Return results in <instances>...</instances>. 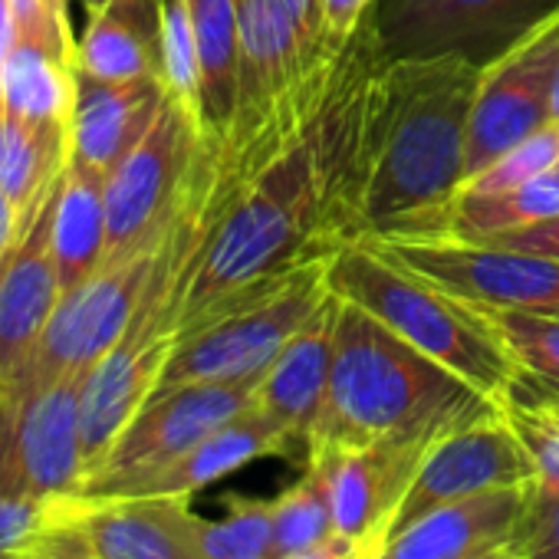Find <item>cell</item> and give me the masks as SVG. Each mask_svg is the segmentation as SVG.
<instances>
[{
    "label": "cell",
    "instance_id": "cell-17",
    "mask_svg": "<svg viewBox=\"0 0 559 559\" xmlns=\"http://www.w3.org/2000/svg\"><path fill=\"white\" fill-rule=\"evenodd\" d=\"M273 454H294L290 441L257 405H250L175 461L132 477L99 497H194L207 484L247 467L257 457Z\"/></svg>",
    "mask_w": 559,
    "mask_h": 559
},
{
    "label": "cell",
    "instance_id": "cell-39",
    "mask_svg": "<svg viewBox=\"0 0 559 559\" xmlns=\"http://www.w3.org/2000/svg\"><path fill=\"white\" fill-rule=\"evenodd\" d=\"M80 4L86 8V14H93V11H99L103 4H109V0H80Z\"/></svg>",
    "mask_w": 559,
    "mask_h": 559
},
{
    "label": "cell",
    "instance_id": "cell-28",
    "mask_svg": "<svg viewBox=\"0 0 559 559\" xmlns=\"http://www.w3.org/2000/svg\"><path fill=\"white\" fill-rule=\"evenodd\" d=\"M60 500L0 490V559H47L60 523Z\"/></svg>",
    "mask_w": 559,
    "mask_h": 559
},
{
    "label": "cell",
    "instance_id": "cell-14",
    "mask_svg": "<svg viewBox=\"0 0 559 559\" xmlns=\"http://www.w3.org/2000/svg\"><path fill=\"white\" fill-rule=\"evenodd\" d=\"M428 448L431 441H379L313 451L307 464L320 467L330 484L336 533L372 543L379 552Z\"/></svg>",
    "mask_w": 559,
    "mask_h": 559
},
{
    "label": "cell",
    "instance_id": "cell-9",
    "mask_svg": "<svg viewBox=\"0 0 559 559\" xmlns=\"http://www.w3.org/2000/svg\"><path fill=\"white\" fill-rule=\"evenodd\" d=\"M158 250L162 243L135 257L103 263L76 290L63 294L31 366L11 389L86 376L132 326L152 287Z\"/></svg>",
    "mask_w": 559,
    "mask_h": 559
},
{
    "label": "cell",
    "instance_id": "cell-38",
    "mask_svg": "<svg viewBox=\"0 0 559 559\" xmlns=\"http://www.w3.org/2000/svg\"><path fill=\"white\" fill-rule=\"evenodd\" d=\"M549 119L559 122V63H556V73H552V90H549Z\"/></svg>",
    "mask_w": 559,
    "mask_h": 559
},
{
    "label": "cell",
    "instance_id": "cell-32",
    "mask_svg": "<svg viewBox=\"0 0 559 559\" xmlns=\"http://www.w3.org/2000/svg\"><path fill=\"white\" fill-rule=\"evenodd\" d=\"M17 40L44 44L70 60H76V37L70 27V11H60L53 0H11Z\"/></svg>",
    "mask_w": 559,
    "mask_h": 559
},
{
    "label": "cell",
    "instance_id": "cell-7",
    "mask_svg": "<svg viewBox=\"0 0 559 559\" xmlns=\"http://www.w3.org/2000/svg\"><path fill=\"white\" fill-rule=\"evenodd\" d=\"M369 17L385 60L457 53L487 67L556 21L559 0H376Z\"/></svg>",
    "mask_w": 559,
    "mask_h": 559
},
{
    "label": "cell",
    "instance_id": "cell-24",
    "mask_svg": "<svg viewBox=\"0 0 559 559\" xmlns=\"http://www.w3.org/2000/svg\"><path fill=\"white\" fill-rule=\"evenodd\" d=\"M559 214V165L520 188L507 191H457L448 211L441 240H490Z\"/></svg>",
    "mask_w": 559,
    "mask_h": 559
},
{
    "label": "cell",
    "instance_id": "cell-35",
    "mask_svg": "<svg viewBox=\"0 0 559 559\" xmlns=\"http://www.w3.org/2000/svg\"><path fill=\"white\" fill-rule=\"evenodd\" d=\"M284 559H376V546L353 539V536H343V533H333L320 546H310V549L284 556Z\"/></svg>",
    "mask_w": 559,
    "mask_h": 559
},
{
    "label": "cell",
    "instance_id": "cell-15",
    "mask_svg": "<svg viewBox=\"0 0 559 559\" xmlns=\"http://www.w3.org/2000/svg\"><path fill=\"white\" fill-rule=\"evenodd\" d=\"M336 317H340V297L330 290L326 304L280 349V356L266 366L257 385L253 405L287 435L290 451L300 448L304 454H310V441L330 395Z\"/></svg>",
    "mask_w": 559,
    "mask_h": 559
},
{
    "label": "cell",
    "instance_id": "cell-21",
    "mask_svg": "<svg viewBox=\"0 0 559 559\" xmlns=\"http://www.w3.org/2000/svg\"><path fill=\"white\" fill-rule=\"evenodd\" d=\"M50 240H53V257H57L63 294L76 290L83 280H90L103 266L106 243H109L106 175L103 171L70 162V168L53 194Z\"/></svg>",
    "mask_w": 559,
    "mask_h": 559
},
{
    "label": "cell",
    "instance_id": "cell-40",
    "mask_svg": "<svg viewBox=\"0 0 559 559\" xmlns=\"http://www.w3.org/2000/svg\"><path fill=\"white\" fill-rule=\"evenodd\" d=\"M480 559H513V552L503 546V549H497V552H487V556H480Z\"/></svg>",
    "mask_w": 559,
    "mask_h": 559
},
{
    "label": "cell",
    "instance_id": "cell-8",
    "mask_svg": "<svg viewBox=\"0 0 559 559\" xmlns=\"http://www.w3.org/2000/svg\"><path fill=\"white\" fill-rule=\"evenodd\" d=\"M451 297L487 310L559 317V257L474 240H366Z\"/></svg>",
    "mask_w": 559,
    "mask_h": 559
},
{
    "label": "cell",
    "instance_id": "cell-27",
    "mask_svg": "<svg viewBox=\"0 0 559 559\" xmlns=\"http://www.w3.org/2000/svg\"><path fill=\"white\" fill-rule=\"evenodd\" d=\"M221 520H204L207 559H273V500L227 497Z\"/></svg>",
    "mask_w": 559,
    "mask_h": 559
},
{
    "label": "cell",
    "instance_id": "cell-6",
    "mask_svg": "<svg viewBox=\"0 0 559 559\" xmlns=\"http://www.w3.org/2000/svg\"><path fill=\"white\" fill-rule=\"evenodd\" d=\"M83 382L63 376L0 392V490L57 500L86 484Z\"/></svg>",
    "mask_w": 559,
    "mask_h": 559
},
{
    "label": "cell",
    "instance_id": "cell-1",
    "mask_svg": "<svg viewBox=\"0 0 559 559\" xmlns=\"http://www.w3.org/2000/svg\"><path fill=\"white\" fill-rule=\"evenodd\" d=\"M484 67L467 57L385 60L372 83L362 240H441L467 178V129Z\"/></svg>",
    "mask_w": 559,
    "mask_h": 559
},
{
    "label": "cell",
    "instance_id": "cell-19",
    "mask_svg": "<svg viewBox=\"0 0 559 559\" xmlns=\"http://www.w3.org/2000/svg\"><path fill=\"white\" fill-rule=\"evenodd\" d=\"M76 70L103 83L162 76V0H109L86 14Z\"/></svg>",
    "mask_w": 559,
    "mask_h": 559
},
{
    "label": "cell",
    "instance_id": "cell-18",
    "mask_svg": "<svg viewBox=\"0 0 559 559\" xmlns=\"http://www.w3.org/2000/svg\"><path fill=\"white\" fill-rule=\"evenodd\" d=\"M165 99V80L103 83L80 73L76 109L70 119L73 162L109 175L152 129Z\"/></svg>",
    "mask_w": 559,
    "mask_h": 559
},
{
    "label": "cell",
    "instance_id": "cell-36",
    "mask_svg": "<svg viewBox=\"0 0 559 559\" xmlns=\"http://www.w3.org/2000/svg\"><path fill=\"white\" fill-rule=\"evenodd\" d=\"M14 40H17V24H14L11 0H0V119H4V67Z\"/></svg>",
    "mask_w": 559,
    "mask_h": 559
},
{
    "label": "cell",
    "instance_id": "cell-13",
    "mask_svg": "<svg viewBox=\"0 0 559 559\" xmlns=\"http://www.w3.org/2000/svg\"><path fill=\"white\" fill-rule=\"evenodd\" d=\"M556 63L559 17L536 27L484 67L467 129V178H474L507 148L549 122V90Z\"/></svg>",
    "mask_w": 559,
    "mask_h": 559
},
{
    "label": "cell",
    "instance_id": "cell-37",
    "mask_svg": "<svg viewBox=\"0 0 559 559\" xmlns=\"http://www.w3.org/2000/svg\"><path fill=\"white\" fill-rule=\"evenodd\" d=\"M21 240V227H17V214L11 207V201L4 198V191H0V266L8 263L11 250L17 247Z\"/></svg>",
    "mask_w": 559,
    "mask_h": 559
},
{
    "label": "cell",
    "instance_id": "cell-22",
    "mask_svg": "<svg viewBox=\"0 0 559 559\" xmlns=\"http://www.w3.org/2000/svg\"><path fill=\"white\" fill-rule=\"evenodd\" d=\"M201 60V126L221 148L237 116L240 0H188Z\"/></svg>",
    "mask_w": 559,
    "mask_h": 559
},
{
    "label": "cell",
    "instance_id": "cell-33",
    "mask_svg": "<svg viewBox=\"0 0 559 559\" xmlns=\"http://www.w3.org/2000/svg\"><path fill=\"white\" fill-rule=\"evenodd\" d=\"M477 243H500V247H516V250H533V253H546V257H559V214L490 240H477Z\"/></svg>",
    "mask_w": 559,
    "mask_h": 559
},
{
    "label": "cell",
    "instance_id": "cell-26",
    "mask_svg": "<svg viewBox=\"0 0 559 559\" xmlns=\"http://www.w3.org/2000/svg\"><path fill=\"white\" fill-rule=\"evenodd\" d=\"M336 533L330 484L320 467L307 464V474L273 500V559H284L320 546Z\"/></svg>",
    "mask_w": 559,
    "mask_h": 559
},
{
    "label": "cell",
    "instance_id": "cell-31",
    "mask_svg": "<svg viewBox=\"0 0 559 559\" xmlns=\"http://www.w3.org/2000/svg\"><path fill=\"white\" fill-rule=\"evenodd\" d=\"M503 418L526 448L536 477L559 487V402L549 405H503Z\"/></svg>",
    "mask_w": 559,
    "mask_h": 559
},
{
    "label": "cell",
    "instance_id": "cell-2",
    "mask_svg": "<svg viewBox=\"0 0 559 559\" xmlns=\"http://www.w3.org/2000/svg\"><path fill=\"white\" fill-rule=\"evenodd\" d=\"M500 408L471 382L395 336L372 313L340 300L330 395L310 454L379 441H438Z\"/></svg>",
    "mask_w": 559,
    "mask_h": 559
},
{
    "label": "cell",
    "instance_id": "cell-23",
    "mask_svg": "<svg viewBox=\"0 0 559 559\" xmlns=\"http://www.w3.org/2000/svg\"><path fill=\"white\" fill-rule=\"evenodd\" d=\"M76 60L31 40H14L4 67V116L67 122L76 109Z\"/></svg>",
    "mask_w": 559,
    "mask_h": 559
},
{
    "label": "cell",
    "instance_id": "cell-11",
    "mask_svg": "<svg viewBox=\"0 0 559 559\" xmlns=\"http://www.w3.org/2000/svg\"><path fill=\"white\" fill-rule=\"evenodd\" d=\"M260 379L263 376L237 379V382H185V385L158 389L126 425V431L116 438L103 464L86 477L80 493L99 497L132 477H142L175 461L178 454L204 441L211 431L247 412L253 405Z\"/></svg>",
    "mask_w": 559,
    "mask_h": 559
},
{
    "label": "cell",
    "instance_id": "cell-4",
    "mask_svg": "<svg viewBox=\"0 0 559 559\" xmlns=\"http://www.w3.org/2000/svg\"><path fill=\"white\" fill-rule=\"evenodd\" d=\"M214 155L217 145L201 116L168 93L142 142L106 175L109 243L103 263L158 247Z\"/></svg>",
    "mask_w": 559,
    "mask_h": 559
},
{
    "label": "cell",
    "instance_id": "cell-29",
    "mask_svg": "<svg viewBox=\"0 0 559 559\" xmlns=\"http://www.w3.org/2000/svg\"><path fill=\"white\" fill-rule=\"evenodd\" d=\"M559 165V122L549 119L543 129H536L533 135H526L523 142H516L513 148H507L500 158H493L487 168H480L474 178H467L461 185V191H507V188H520L546 171H552Z\"/></svg>",
    "mask_w": 559,
    "mask_h": 559
},
{
    "label": "cell",
    "instance_id": "cell-16",
    "mask_svg": "<svg viewBox=\"0 0 559 559\" xmlns=\"http://www.w3.org/2000/svg\"><path fill=\"white\" fill-rule=\"evenodd\" d=\"M530 484L487 490L428 510L421 520L385 539L376 559H480L510 543Z\"/></svg>",
    "mask_w": 559,
    "mask_h": 559
},
{
    "label": "cell",
    "instance_id": "cell-5",
    "mask_svg": "<svg viewBox=\"0 0 559 559\" xmlns=\"http://www.w3.org/2000/svg\"><path fill=\"white\" fill-rule=\"evenodd\" d=\"M326 263L330 260L300 266L273 294L250 300L240 310L181 336L165 366L158 389H171L185 382H237V379L263 376L266 366L280 356V349L326 304L330 297Z\"/></svg>",
    "mask_w": 559,
    "mask_h": 559
},
{
    "label": "cell",
    "instance_id": "cell-3",
    "mask_svg": "<svg viewBox=\"0 0 559 559\" xmlns=\"http://www.w3.org/2000/svg\"><path fill=\"white\" fill-rule=\"evenodd\" d=\"M326 287L340 300L372 313L395 336L471 382L497 405L507 402L520 366L480 307L451 297L366 240L346 243L330 257Z\"/></svg>",
    "mask_w": 559,
    "mask_h": 559
},
{
    "label": "cell",
    "instance_id": "cell-20",
    "mask_svg": "<svg viewBox=\"0 0 559 559\" xmlns=\"http://www.w3.org/2000/svg\"><path fill=\"white\" fill-rule=\"evenodd\" d=\"M73 162L67 122L0 119V191L17 214L21 237L40 217Z\"/></svg>",
    "mask_w": 559,
    "mask_h": 559
},
{
    "label": "cell",
    "instance_id": "cell-34",
    "mask_svg": "<svg viewBox=\"0 0 559 559\" xmlns=\"http://www.w3.org/2000/svg\"><path fill=\"white\" fill-rule=\"evenodd\" d=\"M376 0H320L323 8V21L330 27V34L343 44L353 40V34L362 27V21L369 17Z\"/></svg>",
    "mask_w": 559,
    "mask_h": 559
},
{
    "label": "cell",
    "instance_id": "cell-41",
    "mask_svg": "<svg viewBox=\"0 0 559 559\" xmlns=\"http://www.w3.org/2000/svg\"><path fill=\"white\" fill-rule=\"evenodd\" d=\"M53 4H57L60 11H70V0H53Z\"/></svg>",
    "mask_w": 559,
    "mask_h": 559
},
{
    "label": "cell",
    "instance_id": "cell-10",
    "mask_svg": "<svg viewBox=\"0 0 559 559\" xmlns=\"http://www.w3.org/2000/svg\"><path fill=\"white\" fill-rule=\"evenodd\" d=\"M201 533L191 497L70 493L47 559H207Z\"/></svg>",
    "mask_w": 559,
    "mask_h": 559
},
{
    "label": "cell",
    "instance_id": "cell-30",
    "mask_svg": "<svg viewBox=\"0 0 559 559\" xmlns=\"http://www.w3.org/2000/svg\"><path fill=\"white\" fill-rule=\"evenodd\" d=\"M513 559H559V487L533 480L523 516L507 543Z\"/></svg>",
    "mask_w": 559,
    "mask_h": 559
},
{
    "label": "cell",
    "instance_id": "cell-25",
    "mask_svg": "<svg viewBox=\"0 0 559 559\" xmlns=\"http://www.w3.org/2000/svg\"><path fill=\"white\" fill-rule=\"evenodd\" d=\"M507 353L520 366L516 382L503 405H549L559 402V317H539L523 310L480 307Z\"/></svg>",
    "mask_w": 559,
    "mask_h": 559
},
{
    "label": "cell",
    "instance_id": "cell-12",
    "mask_svg": "<svg viewBox=\"0 0 559 559\" xmlns=\"http://www.w3.org/2000/svg\"><path fill=\"white\" fill-rule=\"evenodd\" d=\"M533 480H536V467L500 408L490 418L471 421L431 441L405 500L399 503L385 530V539H392L395 533H402L435 507L477 497L487 490L523 487Z\"/></svg>",
    "mask_w": 559,
    "mask_h": 559
}]
</instances>
